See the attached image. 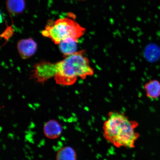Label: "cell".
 <instances>
[{"label":"cell","mask_w":160,"mask_h":160,"mask_svg":"<svg viewBox=\"0 0 160 160\" xmlns=\"http://www.w3.org/2000/svg\"><path fill=\"white\" fill-rule=\"evenodd\" d=\"M138 126L137 122L130 120L124 114L110 112L103 124L104 137L116 147L133 148L139 137L135 130Z\"/></svg>","instance_id":"6da1fadb"},{"label":"cell","mask_w":160,"mask_h":160,"mask_svg":"<svg viewBox=\"0 0 160 160\" xmlns=\"http://www.w3.org/2000/svg\"><path fill=\"white\" fill-rule=\"evenodd\" d=\"M85 53V50L78 51L56 63L54 77L56 83L63 86L72 85L78 78L84 79L93 75L94 72Z\"/></svg>","instance_id":"7a4b0ae2"},{"label":"cell","mask_w":160,"mask_h":160,"mask_svg":"<svg viewBox=\"0 0 160 160\" xmlns=\"http://www.w3.org/2000/svg\"><path fill=\"white\" fill-rule=\"evenodd\" d=\"M85 32V28L74 20L65 18L55 22L49 21L45 29L42 31V34L51 39L56 44L58 45L62 40L69 38L78 42Z\"/></svg>","instance_id":"3957f363"},{"label":"cell","mask_w":160,"mask_h":160,"mask_svg":"<svg viewBox=\"0 0 160 160\" xmlns=\"http://www.w3.org/2000/svg\"><path fill=\"white\" fill-rule=\"evenodd\" d=\"M56 72V63L42 61L34 66L31 77L36 81L43 83L48 80L54 77Z\"/></svg>","instance_id":"277c9868"},{"label":"cell","mask_w":160,"mask_h":160,"mask_svg":"<svg viewBox=\"0 0 160 160\" xmlns=\"http://www.w3.org/2000/svg\"><path fill=\"white\" fill-rule=\"evenodd\" d=\"M18 52L23 59H27L35 53L37 49V44L35 41L31 38L20 40L17 44Z\"/></svg>","instance_id":"5b68a950"},{"label":"cell","mask_w":160,"mask_h":160,"mask_svg":"<svg viewBox=\"0 0 160 160\" xmlns=\"http://www.w3.org/2000/svg\"><path fill=\"white\" fill-rule=\"evenodd\" d=\"M62 131V127L55 120H49L46 122L43 126L44 134L49 139L58 138L61 135Z\"/></svg>","instance_id":"8992f818"},{"label":"cell","mask_w":160,"mask_h":160,"mask_svg":"<svg viewBox=\"0 0 160 160\" xmlns=\"http://www.w3.org/2000/svg\"><path fill=\"white\" fill-rule=\"evenodd\" d=\"M146 95L149 99L156 100L160 97V82L157 79L150 80L144 86Z\"/></svg>","instance_id":"52a82bcc"},{"label":"cell","mask_w":160,"mask_h":160,"mask_svg":"<svg viewBox=\"0 0 160 160\" xmlns=\"http://www.w3.org/2000/svg\"><path fill=\"white\" fill-rule=\"evenodd\" d=\"M77 42L72 39L62 40L58 44L60 51L65 57L73 55L78 51Z\"/></svg>","instance_id":"ba28073f"},{"label":"cell","mask_w":160,"mask_h":160,"mask_svg":"<svg viewBox=\"0 0 160 160\" xmlns=\"http://www.w3.org/2000/svg\"><path fill=\"white\" fill-rule=\"evenodd\" d=\"M6 4L8 12L12 16L23 13L26 7L25 0H6Z\"/></svg>","instance_id":"9c48e42d"},{"label":"cell","mask_w":160,"mask_h":160,"mask_svg":"<svg viewBox=\"0 0 160 160\" xmlns=\"http://www.w3.org/2000/svg\"><path fill=\"white\" fill-rule=\"evenodd\" d=\"M77 155L72 148L67 146L63 147L58 151L56 160H77Z\"/></svg>","instance_id":"30bf717a"},{"label":"cell","mask_w":160,"mask_h":160,"mask_svg":"<svg viewBox=\"0 0 160 160\" xmlns=\"http://www.w3.org/2000/svg\"><path fill=\"white\" fill-rule=\"evenodd\" d=\"M77 1H85V0H77Z\"/></svg>","instance_id":"8fae6325"}]
</instances>
